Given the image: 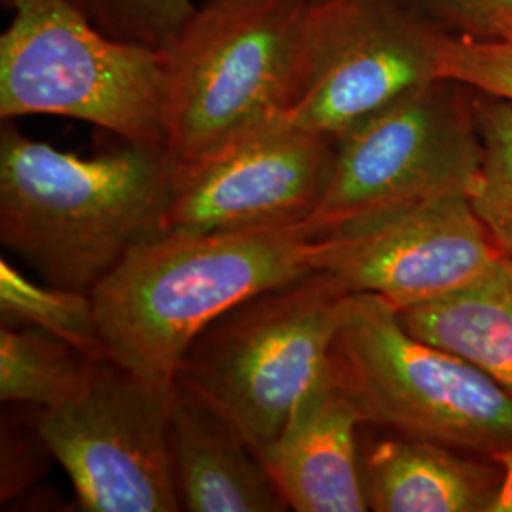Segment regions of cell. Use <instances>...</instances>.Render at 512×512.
I'll return each mask as SVG.
<instances>
[{
	"label": "cell",
	"instance_id": "obj_13",
	"mask_svg": "<svg viewBox=\"0 0 512 512\" xmlns=\"http://www.w3.org/2000/svg\"><path fill=\"white\" fill-rule=\"evenodd\" d=\"M169 433L173 471L184 511L289 509L247 440L209 404L177 384Z\"/></svg>",
	"mask_w": 512,
	"mask_h": 512
},
{
	"label": "cell",
	"instance_id": "obj_3",
	"mask_svg": "<svg viewBox=\"0 0 512 512\" xmlns=\"http://www.w3.org/2000/svg\"><path fill=\"white\" fill-rule=\"evenodd\" d=\"M0 118L55 114L167 147V54L110 37L71 0H4Z\"/></svg>",
	"mask_w": 512,
	"mask_h": 512
},
{
	"label": "cell",
	"instance_id": "obj_18",
	"mask_svg": "<svg viewBox=\"0 0 512 512\" xmlns=\"http://www.w3.org/2000/svg\"><path fill=\"white\" fill-rule=\"evenodd\" d=\"M482 167L469 198L503 255L512 258V101L475 92Z\"/></svg>",
	"mask_w": 512,
	"mask_h": 512
},
{
	"label": "cell",
	"instance_id": "obj_15",
	"mask_svg": "<svg viewBox=\"0 0 512 512\" xmlns=\"http://www.w3.org/2000/svg\"><path fill=\"white\" fill-rule=\"evenodd\" d=\"M404 329L471 363L512 397V258L467 285L399 311Z\"/></svg>",
	"mask_w": 512,
	"mask_h": 512
},
{
	"label": "cell",
	"instance_id": "obj_19",
	"mask_svg": "<svg viewBox=\"0 0 512 512\" xmlns=\"http://www.w3.org/2000/svg\"><path fill=\"white\" fill-rule=\"evenodd\" d=\"M110 37L167 48L196 10L192 0H71Z\"/></svg>",
	"mask_w": 512,
	"mask_h": 512
},
{
	"label": "cell",
	"instance_id": "obj_22",
	"mask_svg": "<svg viewBox=\"0 0 512 512\" xmlns=\"http://www.w3.org/2000/svg\"><path fill=\"white\" fill-rule=\"evenodd\" d=\"M494 459L501 467V484L490 512H512V450L501 452Z\"/></svg>",
	"mask_w": 512,
	"mask_h": 512
},
{
	"label": "cell",
	"instance_id": "obj_6",
	"mask_svg": "<svg viewBox=\"0 0 512 512\" xmlns=\"http://www.w3.org/2000/svg\"><path fill=\"white\" fill-rule=\"evenodd\" d=\"M348 296L323 270L256 294L196 336L175 384L264 448L329 365Z\"/></svg>",
	"mask_w": 512,
	"mask_h": 512
},
{
	"label": "cell",
	"instance_id": "obj_9",
	"mask_svg": "<svg viewBox=\"0 0 512 512\" xmlns=\"http://www.w3.org/2000/svg\"><path fill=\"white\" fill-rule=\"evenodd\" d=\"M173 391L103 359L71 399L38 412L37 433L82 511L183 509L171 458Z\"/></svg>",
	"mask_w": 512,
	"mask_h": 512
},
{
	"label": "cell",
	"instance_id": "obj_7",
	"mask_svg": "<svg viewBox=\"0 0 512 512\" xmlns=\"http://www.w3.org/2000/svg\"><path fill=\"white\" fill-rule=\"evenodd\" d=\"M480 167L475 92L435 78L336 141L329 184L306 226L330 236L421 203L471 198Z\"/></svg>",
	"mask_w": 512,
	"mask_h": 512
},
{
	"label": "cell",
	"instance_id": "obj_10",
	"mask_svg": "<svg viewBox=\"0 0 512 512\" xmlns=\"http://www.w3.org/2000/svg\"><path fill=\"white\" fill-rule=\"evenodd\" d=\"M336 141L283 116L177 162L162 234L306 224L329 184Z\"/></svg>",
	"mask_w": 512,
	"mask_h": 512
},
{
	"label": "cell",
	"instance_id": "obj_8",
	"mask_svg": "<svg viewBox=\"0 0 512 512\" xmlns=\"http://www.w3.org/2000/svg\"><path fill=\"white\" fill-rule=\"evenodd\" d=\"M446 37L395 0H310L296 95L283 118L338 141L440 78Z\"/></svg>",
	"mask_w": 512,
	"mask_h": 512
},
{
	"label": "cell",
	"instance_id": "obj_5",
	"mask_svg": "<svg viewBox=\"0 0 512 512\" xmlns=\"http://www.w3.org/2000/svg\"><path fill=\"white\" fill-rule=\"evenodd\" d=\"M310 0H205L165 48L167 148L186 162L281 118Z\"/></svg>",
	"mask_w": 512,
	"mask_h": 512
},
{
	"label": "cell",
	"instance_id": "obj_14",
	"mask_svg": "<svg viewBox=\"0 0 512 512\" xmlns=\"http://www.w3.org/2000/svg\"><path fill=\"white\" fill-rule=\"evenodd\" d=\"M368 509L376 512H490L501 467L416 437L378 440L363 456Z\"/></svg>",
	"mask_w": 512,
	"mask_h": 512
},
{
	"label": "cell",
	"instance_id": "obj_17",
	"mask_svg": "<svg viewBox=\"0 0 512 512\" xmlns=\"http://www.w3.org/2000/svg\"><path fill=\"white\" fill-rule=\"evenodd\" d=\"M0 317L4 327L44 330L93 361L110 359L92 294L37 285L4 258L0 260Z\"/></svg>",
	"mask_w": 512,
	"mask_h": 512
},
{
	"label": "cell",
	"instance_id": "obj_11",
	"mask_svg": "<svg viewBox=\"0 0 512 512\" xmlns=\"http://www.w3.org/2000/svg\"><path fill=\"white\" fill-rule=\"evenodd\" d=\"M501 256L471 200L448 196L330 234L321 270L346 293L378 294L401 311L467 285Z\"/></svg>",
	"mask_w": 512,
	"mask_h": 512
},
{
	"label": "cell",
	"instance_id": "obj_4",
	"mask_svg": "<svg viewBox=\"0 0 512 512\" xmlns=\"http://www.w3.org/2000/svg\"><path fill=\"white\" fill-rule=\"evenodd\" d=\"M332 382L368 425L497 458L512 450V397L476 366L404 329L378 294H349Z\"/></svg>",
	"mask_w": 512,
	"mask_h": 512
},
{
	"label": "cell",
	"instance_id": "obj_16",
	"mask_svg": "<svg viewBox=\"0 0 512 512\" xmlns=\"http://www.w3.org/2000/svg\"><path fill=\"white\" fill-rule=\"evenodd\" d=\"M92 363L44 330L2 325L0 399L40 410L63 403L84 385Z\"/></svg>",
	"mask_w": 512,
	"mask_h": 512
},
{
	"label": "cell",
	"instance_id": "obj_21",
	"mask_svg": "<svg viewBox=\"0 0 512 512\" xmlns=\"http://www.w3.org/2000/svg\"><path fill=\"white\" fill-rule=\"evenodd\" d=\"M448 37L494 40L512 35V0H395Z\"/></svg>",
	"mask_w": 512,
	"mask_h": 512
},
{
	"label": "cell",
	"instance_id": "obj_1",
	"mask_svg": "<svg viewBox=\"0 0 512 512\" xmlns=\"http://www.w3.org/2000/svg\"><path fill=\"white\" fill-rule=\"evenodd\" d=\"M325 255L327 236L306 224L147 239L92 291L110 361L173 389L205 327L256 294L321 270Z\"/></svg>",
	"mask_w": 512,
	"mask_h": 512
},
{
	"label": "cell",
	"instance_id": "obj_2",
	"mask_svg": "<svg viewBox=\"0 0 512 512\" xmlns=\"http://www.w3.org/2000/svg\"><path fill=\"white\" fill-rule=\"evenodd\" d=\"M0 131V239L48 285L92 294L135 245L162 234L177 158L126 143L82 158Z\"/></svg>",
	"mask_w": 512,
	"mask_h": 512
},
{
	"label": "cell",
	"instance_id": "obj_20",
	"mask_svg": "<svg viewBox=\"0 0 512 512\" xmlns=\"http://www.w3.org/2000/svg\"><path fill=\"white\" fill-rule=\"evenodd\" d=\"M440 78L512 101V35L494 40L446 37Z\"/></svg>",
	"mask_w": 512,
	"mask_h": 512
},
{
	"label": "cell",
	"instance_id": "obj_12",
	"mask_svg": "<svg viewBox=\"0 0 512 512\" xmlns=\"http://www.w3.org/2000/svg\"><path fill=\"white\" fill-rule=\"evenodd\" d=\"M359 425L363 421L332 382L327 365L296 403L279 435L255 452L289 509L370 511Z\"/></svg>",
	"mask_w": 512,
	"mask_h": 512
}]
</instances>
